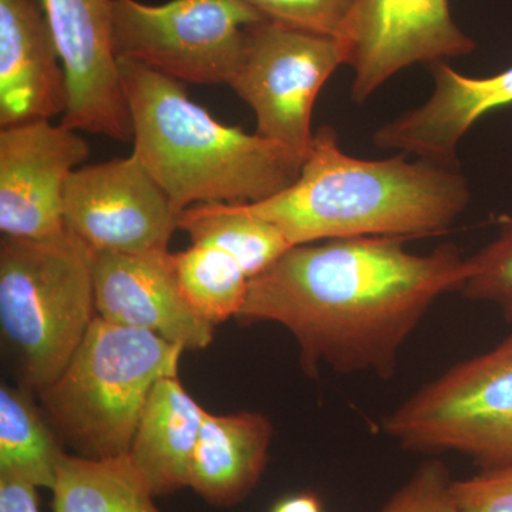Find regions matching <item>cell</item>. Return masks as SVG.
<instances>
[{
	"mask_svg": "<svg viewBox=\"0 0 512 512\" xmlns=\"http://www.w3.org/2000/svg\"><path fill=\"white\" fill-rule=\"evenodd\" d=\"M36 490L25 481L0 477V512H40Z\"/></svg>",
	"mask_w": 512,
	"mask_h": 512,
	"instance_id": "26",
	"label": "cell"
},
{
	"mask_svg": "<svg viewBox=\"0 0 512 512\" xmlns=\"http://www.w3.org/2000/svg\"><path fill=\"white\" fill-rule=\"evenodd\" d=\"M184 350L96 316L63 372L39 392L46 420L77 456H128L151 390L178 376Z\"/></svg>",
	"mask_w": 512,
	"mask_h": 512,
	"instance_id": "4",
	"label": "cell"
},
{
	"mask_svg": "<svg viewBox=\"0 0 512 512\" xmlns=\"http://www.w3.org/2000/svg\"><path fill=\"white\" fill-rule=\"evenodd\" d=\"M467 258L454 244L426 255L404 239H329L289 248L249 281L241 325L272 322L296 339L301 366L394 375L397 356L444 293L460 292Z\"/></svg>",
	"mask_w": 512,
	"mask_h": 512,
	"instance_id": "1",
	"label": "cell"
},
{
	"mask_svg": "<svg viewBox=\"0 0 512 512\" xmlns=\"http://www.w3.org/2000/svg\"><path fill=\"white\" fill-rule=\"evenodd\" d=\"M180 214L133 153L77 168L64 191V227L92 252L168 251Z\"/></svg>",
	"mask_w": 512,
	"mask_h": 512,
	"instance_id": "9",
	"label": "cell"
},
{
	"mask_svg": "<svg viewBox=\"0 0 512 512\" xmlns=\"http://www.w3.org/2000/svg\"><path fill=\"white\" fill-rule=\"evenodd\" d=\"M272 434L271 421L262 413H207L192 456L188 487L215 507L241 503L264 474Z\"/></svg>",
	"mask_w": 512,
	"mask_h": 512,
	"instance_id": "16",
	"label": "cell"
},
{
	"mask_svg": "<svg viewBox=\"0 0 512 512\" xmlns=\"http://www.w3.org/2000/svg\"><path fill=\"white\" fill-rule=\"evenodd\" d=\"M207 413L178 376L158 380L151 390L128 458L156 497L190 484L192 456Z\"/></svg>",
	"mask_w": 512,
	"mask_h": 512,
	"instance_id": "17",
	"label": "cell"
},
{
	"mask_svg": "<svg viewBox=\"0 0 512 512\" xmlns=\"http://www.w3.org/2000/svg\"><path fill=\"white\" fill-rule=\"evenodd\" d=\"M433 94L426 103L383 124L373 144L457 167V147L485 114L512 104V66L490 77H468L446 62L431 64Z\"/></svg>",
	"mask_w": 512,
	"mask_h": 512,
	"instance_id": "14",
	"label": "cell"
},
{
	"mask_svg": "<svg viewBox=\"0 0 512 512\" xmlns=\"http://www.w3.org/2000/svg\"><path fill=\"white\" fill-rule=\"evenodd\" d=\"M453 494L460 512H512V466L454 480Z\"/></svg>",
	"mask_w": 512,
	"mask_h": 512,
	"instance_id": "25",
	"label": "cell"
},
{
	"mask_svg": "<svg viewBox=\"0 0 512 512\" xmlns=\"http://www.w3.org/2000/svg\"><path fill=\"white\" fill-rule=\"evenodd\" d=\"M460 293L471 301L500 306L512 325V215L504 218L490 244L467 258V275Z\"/></svg>",
	"mask_w": 512,
	"mask_h": 512,
	"instance_id": "22",
	"label": "cell"
},
{
	"mask_svg": "<svg viewBox=\"0 0 512 512\" xmlns=\"http://www.w3.org/2000/svg\"><path fill=\"white\" fill-rule=\"evenodd\" d=\"M69 84L62 124L131 141L130 110L111 32L113 0H40Z\"/></svg>",
	"mask_w": 512,
	"mask_h": 512,
	"instance_id": "12",
	"label": "cell"
},
{
	"mask_svg": "<svg viewBox=\"0 0 512 512\" xmlns=\"http://www.w3.org/2000/svg\"><path fill=\"white\" fill-rule=\"evenodd\" d=\"M338 42L355 74L350 97L356 104L413 64L431 66L476 50L454 22L450 0H355Z\"/></svg>",
	"mask_w": 512,
	"mask_h": 512,
	"instance_id": "10",
	"label": "cell"
},
{
	"mask_svg": "<svg viewBox=\"0 0 512 512\" xmlns=\"http://www.w3.org/2000/svg\"><path fill=\"white\" fill-rule=\"evenodd\" d=\"M339 66L345 63L335 37L265 19L249 26L228 86L254 111L258 136L305 161L315 137L313 107Z\"/></svg>",
	"mask_w": 512,
	"mask_h": 512,
	"instance_id": "8",
	"label": "cell"
},
{
	"mask_svg": "<svg viewBox=\"0 0 512 512\" xmlns=\"http://www.w3.org/2000/svg\"><path fill=\"white\" fill-rule=\"evenodd\" d=\"M271 512H323V510L315 494L299 493L278 501Z\"/></svg>",
	"mask_w": 512,
	"mask_h": 512,
	"instance_id": "27",
	"label": "cell"
},
{
	"mask_svg": "<svg viewBox=\"0 0 512 512\" xmlns=\"http://www.w3.org/2000/svg\"><path fill=\"white\" fill-rule=\"evenodd\" d=\"M174 264L184 298L198 316L214 326L237 318L251 279L234 256L212 245L191 244L174 254Z\"/></svg>",
	"mask_w": 512,
	"mask_h": 512,
	"instance_id": "21",
	"label": "cell"
},
{
	"mask_svg": "<svg viewBox=\"0 0 512 512\" xmlns=\"http://www.w3.org/2000/svg\"><path fill=\"white\" fill-rule=\"evenodd\" d=\"M90 156L80 131L50 120L0 130V231L3 237L53 239L66 234L64 191Z\"/></svg>",
	"mask_w": 512,
	"mask_h": 512,
	"instance_id": "11",
	"label": "cell"
},
{
	"mask_svg": "<svg viewBox=\"0 0 512 512\" xmlns=\"http://www.w3.org/2000/svg\"><path fill=\"white\" fill-rule=\"evenodd\" d=\"M382 427L406 450L454 451L481 470L512 466V332L421 387Z\"/></svg>",
	"mask_w": 512,
	"mask_h": 512,
	"instance_id": "6",
	"label": "cell"
},
{
	"mask_svg": "<svg viewBox=\"0 0 512 512\" xmlns=\"http://www.w3.org/2000/svg\"><path fill=\"white\" fill-rule=\"evenodd\" d=\"M178 229L192 244L212 245L234 256L249 279L255 278L292 248L271 222L251 214L244 204H198L181 211Z\"/></svg>",
	"mask_w": 512,
	"mask_h": 512,
	"instance_id": "19",
	"label": "cell"
},
{
	"mask_svg": "<svg viewBox=\"0 0 512 512\" xmlns=\"http://www.w3.org/2000/svg\"><path fill=\"white\" fill-rule=\"evenodd\" d=\"M265 19L338 39L355 0H241Z\"/></svg>",
	"mask_w": 512,
	"mask_h": 512,
	"instance_id": "23",
	"label": "cell"
},
{
	"mask_svg": "<svg viewBox=\"0 0 512 512\" xmlns=\"http://www.w3.org/2000/svg\"><path fill=\"white\" fill-rule=\"evenodd\" d=\"M265 20L241 0H113L117 59L194 84H229L249 26Z\"/></svg>",
	"mask_w": 512,
	"mask_h": 512,
	"instance_id": "7",
	"label": "cell"
},
{
	"mask_svg": "<svg viewBox=\"0 0 512 512\" xmlns=\"http://www.w3.org/2000/svg\"><path fill=\"white\" fill-rule=\"evenodd\" d=\"M467 178L434 161L348 156L335 128L319 127L299 177L266 200L244 204L292 247L356 237L423 238L447 232L470 204Z\"/></svg>",
	"mask_w": 512,
	"mask_h": 512,
	"instance_id": "2",
	"label": "cell"
},
{
	"mask_svg": "<svg viewBox=\"0 0 512 512\" xmlns=\"http://www.w3.org/2000/svg\"><path fill=\"white\" fill-rule=\"evenodd\" d=\"M69 84L40 0H0V127L52 120Z\"/></svg>",
	"mask_w": 512,
	"mask_h": 512,
	"instance_id": "15",
	"label": "cell"
},
{
	"mask_svg": "<svg viewBox=\"0 0 512 512\" xmlns=\"http://www.w3.org/2000/svg\"><path fill=\"white\" fill-rule=\"evenodd\" d=\"M52 493L53 512H161L128 456L92 460L63 453Z\"/></svg>",
	"mask_w": 512,
	"mask_h": 512,
	"instance_id": "18",
	"label": "cell"
},
{
	"mask_svg": "<svg viewBox=\"0 0 512 512\" xmlns=\"http://www.w3.org/2000/svg\"><path fill=\"white\" fill-rule=\"evenodd\" d=\"M133 154L180 211L198 204H252L299 177L303 160L274 141L227 126L177 80L119 59Z\"/></svg>",
	"mask_w": 512,
	"mask_h": 512,
	"instance_id": "3",
	"label": "cell"
},
{
	"mask_svg": "<svg viewBox=\"0 0 512 512\" xmlns=\"http://www.w3.org/2000/svg\"><path fill=\"white\" fill-rule=\"evenodd\" d=\"M63 453L59 437L26 393L2 384L0 477L52 490Z\"/></svg>",
	"mask_w": 512,
	"mask_h": 512,
	"instance_id": "20",
	"label": "cell"
},
{
	"mask_svg": "<svg viewBox=\"0 0 512 512\" xmlns=\"http://www.w3.org/2000/svg\"><path fill=\"white\" fill-rule=\"evenodd\" d=\"M94 301L99 318L156 333L185 349L211 345L214 325L184 298L170 251L93 252Z\"/></svg>",
	"mask_w": 512,
	"mask_h": 512,
	"instance_id": "13",
	"label": "cell"
},
{
	"mask_svg": "<svg viewBox=\"0 0 512 512\" xmlns=\"http://www.w3.org/2000/svg\"><path fill=\"white\" fill-rule=\"evenodd\" d=\"M453 481L443 461H424L380 512H460Z\"/></svg>",
	"mask_w": 512,
	"mask_h": 512,
	"instance_id": "24",
	"label": "cell"
},
{
	"mask_svg": "<svg viewBox=\"0 0 512 512\" xmlns=\"http://www.w3.org/2000/svg\"><path fill=\"white\" fill-rule=\"evenodd\" d=\"M96 316L93 252L83 242L69 232L2 238L0 325L30 387L55 382Z\"/></svg>",
	"mask_w": 512,
	"mask_h": 512,
	"instance_id": "5",
	"label": "cell"
}]
</instances>
